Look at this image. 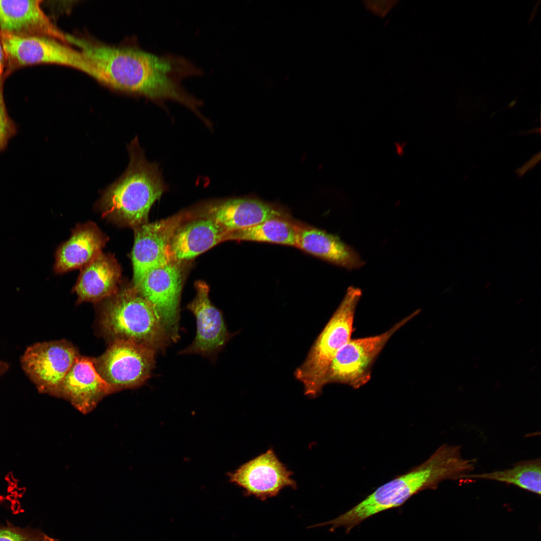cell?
Returning <instances> with one entry per match:
<instances>
[{
  "label": "cell",
  "mask_w": 541,
  "mask_h": 541,
  "mask_svg": "<svg viewBox=\"0 0 541 541\" xmlns=\"http://www.w3.org/2000/svg\"><path fill=\"white\" fill-rule=\"evenodd\" d=\"M361 290L351 286L311 348L295 376L304 386L305 394L315 397L322 392L329 367L339 350L351 339L356 309Z\"/></svg>",
  "instance_id": "5"
},
{
  "label": "cell",
  "mask_w": 541,
  "mask_h": 541,
  "mask_svg": "<svg viewBox=\"0 0 541 541\" xmlns=\"http://www.w3.org/2000/svg\"><path fill=\"white\" fill-rule=\"evenodd\" d=\"M5 63V55L2 45L0 41V81H1V77L4 71Z\"/></svg>",
  "instance_id": "27"
},
{
  "label": "cell",
  "mask_w": 541,
  "mask_h": 541,
  "mask_svg": "<svg viewBox=\"0 0 541 541\" xmlns=\"http://www.w3.org/2000/svg\"><path fill=\"white\" fill-rule=\"evenodd\" d=\"M185 262L170 261L149 271L135 288L159 315L171 340L179 338V304Z\"/></svg>",
  "instance_id": "10"
},
{
  "label": "cell",
  "mask_w": 541,
  "mask_h": 541,
  "mask_svg": "<svg viewBox=\"0 0 541 541\" xmlns=\"http://www.w3.org/2000/svg\"><path fill=\"white\" fill-rule=\"evenodd\" d=\"M0 541H60L38 528L16 526L7 521L0 525Z\"/></svg>",
  "instance_id": "23"
},
{
  "label": "cell",
  "mask_w": 541,
  "mask_h": 541,
  "mask_svg": "<svg viewBox=\"0 0 541 541\" xmlns=\"http://www.w3.org/2000/svg\"><path fill=\"white\" fill-rule=\"evenodd\" d=\"M460 445L443 444L422 464L378 487L363 500L337 518L319 526L331 531L343 526L347 533L380 512L402 505L415 494L435 489L442 481L464 478L475 468V460L464 458Z\"/></svg>",
  "instance_id": "2"
},
{
  "label": "cell",
  "mask_w": 541,
  "mask_h": 541,
  "mask_svg": "<svg viewBox=\"0 0 541 541\" xmlns=\"http://www.w3.org/2000/svg\"><path fill=\"white\" fill-rule=\"evenodd\" d=\"M193 215L174 231L168 247L169 261L187 262L225 241L227 231L212 219Z\"/></svg>",
  "instance_id": "15"
},
{
  "label": "cell",
  "mask_w": 541,
  "mask_h": 541,
  "mask_svg": "<svg viewBox=\"0 0 541 541\" xmlns=\"http://www.w3.org/2000/svg\"><path fill=\"white\" fill-rule=\"evenodd\" d=\"M10 366L9 363L0 360V376H3L9 370Z\"/></svg>",
  "instance_id": "28"
},
{
  "label": "cell",
  "mask_w": 541,
  "mask_h": 541,
  "mask_svg": "<svg viewBox=\"0 0 541 541\" xmlns=\"http://www.w3.org/2000/svg\"><path fill=\"white\" fill-rule=\"evenodd\" d=\"M192 215L190 209L134 228L133 287L136 288L149 271L170 261L168 247L171 237L176 228Z\"/></svg>",
  "instance_id": "11"
},
{
  "label": "cell",
  "mask_w": 541,
  "mask_h": 541,
  "mask_svg": "<svg viewBox=\"0 0 541 541\" xmlns=\"http://www.w3.org/2000/svg\"><path fill=\"white\" fill-rule=\"evenodd\" d=\"M192 208L196 213L212 219L227 231L273 218L291 217L280 206L249 197L212 200Z\"/></svg>",
  "instance_id": "13"
},
{
  "label": "cell",
  "mask_w": 541,
  "mask_h": 541,
  "mask_svg": "<svg viewBox=\"0 0 541 541\" xmlns=\"http://www.w3.org/2000/svg\"><path fill=\"white\" fill-rule=\"evenodd\" d=\"M79 356L70 342L61 340L28 346L20 361L24 372L40 393L56 397L63 379Z\"/></svg>",
  "instance_id": "9"
},
{
  "label": "cell",
  "mask_w": 541,
  "mask_h": 541,
  "mask_svg": "<svg viewBox=\"0 0 541 541\" xmlns=\"http://www.w3.org/2000/svg\"><path fill=\"white\" fill-rule=\"evenodd\" d=\"M42 1L0 0V31L19 36H46L67 42L41 7Z\"/></svg>",
  "instance_id": "17"
},
{
  "label": "cell",
  "mask_w": 541,
  "mask_h": 541,
  "mask_svg": "<svg viewBox=\"0 0 541 541\" xmlns=\"http://www.w3.org/2000/svg\"><path fill=\"white\" fill-rule=\"evenodd\" d=\"M418 313L416 310L381 334L351 339L332 361L325 376V385L338 383L358 389L366 384L371 379L374 362L389 340Z\"/></svg>",
  "instance_id": "6"
},
{
  "label": "cell",
  "mask_w": 541,
  "mask_h": 541,
  "mask_svg": "<svg viewBox=\"0 0 541 541\" xmlns=\"http://www.w3.org/2000/svg\"><path fill=\"white\" fill-rule=\"evenodd\" d=\"M296 220L275 218L246 228L228 231L226 240L252 241L296 246Z\"/></svg>",
  "instance_id": "21"
},
{
  "label": "cell",
  "mask_w": 541,
  "mask_h": 541,
  "mask_svg": "<svg viewBox=\"0 0 541 541\" xmlns=\"http://www.w3.org/2000/svg\"><path fill=\"white\" fill-rule=\"evenodd\" d=\"M155 353L141 344L116 341L93 361L97 372L114 393L143 385L154 367Z\"/></svg>",
  "instance_id": "7"
},
{
  "label": "cell",
  "mask_w": 541,
  "mask_h": 541,
  "mask_svg": "<svg viewBox=\"0 0 541 541\" xmlns=\"http://www.w3.org/2000/svg\"><path fill=\"white\" fill-rule=\"evenodd\" d=\"M15 132V124L6 111L0 81V151L5 147L8 140Z\"/></svg>",
  "instance_id": "24"
},
{
  "label": "cell",
  "mask_w": 541,
  "mask_h": 541,
  "mask_svg": "<svg viewBox=\"0 0 541 541\" xmlns=\"http://www.w3.org/2000/svg\"><path fill=\"white\" fill-rule=\"evenodd\" d=\"M540 458L523 460L512 468L491 472L469 474L465 478L487 479L515 485L531 492L540 494Z\"/></svg>",
  "instance_id": "22"
},
{
  "label": "cell",
  "mask_w": 541,
  "mask_h": 541,
  "mask_svg": "<svg viewBox=\"0 0 541 541\" xmlns=\"http://www.w3.org/2000/svg\"><path fill=\"white\" fill-rule=\"evenodd\" d=\"M538 154L534 156L533 157L524 164L521 167L518 169L517 170H516L517 174L519 175H522L528 169L533 167L540 160V154L539 155Z\"/></svg>",
  "instance_id": "26"
},
{
  "label": "cell",
  "mask_w": 541,
  "mask_h": 541,
  "mask_svg": "<svg viewBox=\"0 0 541 541\" xmlns=\"http://www.w3.org/2000/svg\"><path fill=\"white\" fill-rule=\"evenodd\" d=\"M128 150L127 169L104 191L97 205L105 217L135 228L148 222L151 207L168 187L159 165L147 160L137 137Z\"/></svg>",
  "instance_id": "3"
},
{
  "label": "cell",
  "mask_w": 541,
  "mask_h": 541,
  "mask_svg": "<svg viewBox=\"0 0 541 541\" xmlns=\"http://www.w3.org/2000/svg\"><path fill=\"white\" fill-rule=\"evenodd\" d=\"M292 474L272 449L227 473L230 482L244 489L245 496L253 495L262 501L278 495L286 487L296 489Z\"/></svg>",
  "instance_id": "12"
},
{
  "label": "cell",
  "mask_w": 541,
  "mask_h": 541,
  "mask_svg": "<svg viewBox=\"0 0 541 541\" xmlns=\"http://www.w3.org/2000/svg\"><path fill=\"white\" fill-rule=\"evenodd\" d=\"M121 268L110 254L101 253L82 269L74 291L78 303H96L118 292Z\"/></svg>",
  "instance_id": "19"
},
{
  "label": "cell",
  "mask_w": 541,
  "mask_h": 541,
  "mask_svg": "<svg viewBox=\"0 0 541 541\" xmlns=\"http://www.w3.org/2000/svg\"><path fill=\"white\" fill-rule=\"evenodd\" d=\"M108 238L92 222L78 225L56 253L57 273L84 267L101 253Z\"/></svg>",
  "instance_id": "20"
},
{
  "label": "cell",
  "mask_w": 541,
  "mask_h": 541,
  "mask_svg": "<svg viewBox=\"0 0 541 541\" xmlns=\"http://www.w3.org/2000/svg\"><path fill=\"white\" fill-rule=\"evenodd\" d=\"M0 41L8 69L50 63L66 65L93 77V70L81 51L46 36H19L0 31Z\"/></svg>",
  "instance_id": "8"
},
{
  "label": "cell",
  "mask_w": 541,
  "mask_h": 541,
  "mask_svg": "<svg viewBox=\"0 0 541 541\" xmlns=\"http://www.w3.org/2000/svg\"><path fill=\"white\" fill-rule=\"evenodd\" d=\"M113 393L110 386L96 371L93 359L80 356L63 379L56 397L65 399L86 414Z\"/></svg>",
  "instance_id": "16"
},
{
  "label": "cell",
  "mask_w": 541,
  "mask_h": 541,
  "mask_svg": "<svg viewBox=\"0 0 541 541\" xmlns=\"http://www.w3.org/2000/svg\"><path fill=\"white\" fill-rule=\"evenodd\" d=\"M196 295L187 306L196 322V334L192 343L180 353L196 354L213 357L232 336L226 328L222 313L211 302L207 284L197 281L194 284Z\"/></svg>",
  "instance_id": "14"
},
{
  "label": "cell",
  "mask_w": 541,
  "mask_h": 541,
  "mask_svg": "<svg viewBox=\"0 0 541 541\" xmlns=\"http://www.w3.org/2000/svg\"><path fill=\"white\" fill-rule=\"evenodd\" d=\"M396 1H364L366 8L372 13L380 17H384L393 7Z\"/></svg>",
  "instance_id": "25"
},
{
  "label": "cell",
  "mask_w": 541,
  "mask_h": 541,
  "mask_svg": "<svg viewBox=\"0 0 541 541\" xmlns=\"http://www.w3.org/2000/svg\"><path fill=\"white\" fill-rule=\"evenodd\" d=\"M296 231L295 247L305 252L349 269L365 263L359 253L337 235L298 221Z\"/></svg>",
  "instance_id": "18"
},
{
  "label": "cell",
  "mask_w": 541,
  "mask_h": 541,
  "mask_svg": "<svg viewBox=\"0 0 541 541\" xmlns=\"http://www.w3.org/2000/svg\"><path fill=\"white\" fill-rule=\"evenodd\" d=\"M100 322L112 342H132L157 352L163 351L171 340L157 312L133 287L109 298Z\"/></svg>",
  "instance_id": "4"
},
{
  "label": "cell",
  "mask_w": 541,
  "mask_h": 541,
  "mask_svg": "<svg viewBox=\"0 0 541 541\" xmlns=\"http://www.w3.org/2000/svg\"><path fill=\"white\" fill-rule=\"evenodd\" d=\"M66 40L80 48L93 69V78L100 82L160 104L174 101L196 114L199 112L201 100L188 92L181 82L202 71L185 57L94 43L69 34Z\"/></svg>",
  "instance_id": "1"
}]
</instances>
